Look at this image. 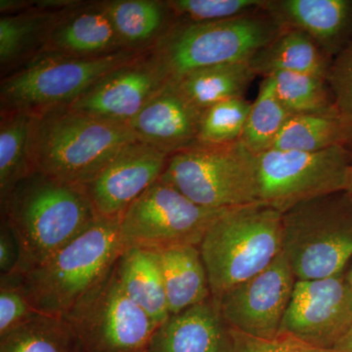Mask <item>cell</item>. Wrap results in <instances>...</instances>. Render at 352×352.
Masks as SVG:
<instances>
[{
	"label": "cell",
	"instance_id": "cell-28",
	"mask_svg": "<svg viewBox=\"0 0 352 352\" xmlns=\"http://www.w3.org/2000/svg\"><path fill=\"white\" fill-rule=\"evenodd\" d=\"M32 116L0 112V201L32 170L29 139Z\"/></svg>",
	"mask_w": 352,
	"mask_h": 352
},
{
	"label": "cell",
	"instance_id": "cell-15",
	"mask_svg": "<svg viewBox=\"0 0 352 352\" xmlns=\"http://www.w3.org/2000/svg\"><path fill=\"white\" fill-rule=\"evenodd\" d=\"M168 155L135 140L129 143L83 185L97 217H117L161 179Z\"/></svg>",
	"mask_w": 352,
	"mask_h": 352
},
{
	"label": "cell",
	"instance_id": "cell-19",
	"mask_svg": "<svg viewBox=\"0 0 352 352\" xmlns=\"http://www.w3.org/2000/svg\"><path fill=\"white\" fill-rule=\"evenodd\" d=\"M280 27L295 28L335 58L352 41V0H267Z\"/></svg>",
	"mask_w": 352,
	"mask_h": 352
},
{
	"label": "cell",
	"instance_id": "cell-9",
	"mask_svg": "<svg viewBox=\"0 0 352 352\" xmlns=\"http://www.w3.org/2000/svg\"><path fill=\"white\" fill-rule=\"evenodd\" d=\"M258 157L259 203L282 214L307 201L344 193L352 164L349 147L317 152L270 149Z\"/></svg>",
	"mask_w": 352,
	"mask_h": 352
},
{
	"label": "cell",
	"instance_id": "cell-3",
	"mask_svg": "<svg viewBox=\"0 0 352 352\" xmlns=\"http://www.w3.org/2000/svg\"><path fill=\"white\" fill-rule=\"evenodd\" d=\"M124 250L120 217H97L50 258L21 275V283L36 312L64 317L113 270Z\"/></svg>",
	"mask_w": 352,
	"mask_h": 352
},
{
	"label": "cell",
	"instance_id": "cell-33",
	"mask_svg": "<svg viewBox=\"0 0 352 352\" xmlns=\"http://www.w3.org/2000/svg\"><path fill=\"white\" fill-rule=\"evenodd\" d=\"M38 314L25 295L21 275L1 277L0 285V337Z\"/></svg>",
	"mask_w": 352,
	"mask_h": 352
},
{
	"label": "cell",
	"instance_id": "cell-14",
	"mask_svg": "<svg viewBox=\"0 0 352 352\" xmlns=\"http://www.w3.org/2000/svg\"><path fill=\"white\" fill-rule=\"evenodd\" d=\"M168 83L148 50L104 76L67 107L129 126L146 104Z\"/></svg>",
	"mask_w": 352,
	"mask_h": 352
},
{
	"label": "cell",
	"instance_id": "cell-26",
	"mask_svg": "<svg viewBox=\"0 0 352 352\" xmlns=\"http://www.w3.org/2000/svg\"><path fill=\"white\" fill-rule=\"evenodd\" d=\"M351 144L352 126L339 116L293 115L270 149L317 152Z\"/></svg>",
	"mask_w": 352,
	"mask_h": 352
},
{
	"label": "cell",
	"instance_id": "cell-35",
	"mask_svg": "<svg viewBox=\"0 0 352 352\" xmlns=\"http://www.w3.org/2000/svg\"><path fill=\"white\" fill-rule=\"evenodd\" d=\"M233 333L235 340L234 352H338L309 346L302 340L282 333L270 340L251 337L235 330Z\"/></svg>",
	"mask_w": 352,
	"mask_h": 352
},
{
	"label": "cell",
	"instance_id": "cell-31",
	"mask_svg": "<svg viewBox=\"0 0 352 352\" xmlns=\"http://www.w3.org/2000/svg\"><path fill=\"white\" fill-rule=\"evenodd\" d=\"M245 97L215 104L203 113L198 142L226 144L241 140L251 112Z\"/></svg>",
	"mask_w": 352,
	"mask_h": 352
},
{
	"label": "cell",
	"instance_id": "cell-29",
	"mask_svg": "<svg viewBox=\"0 0 352 352\" xmlns=\"http://www.w3.org/2000/svg\"><path fill=\"white\" fill-rule=\"evenodd\" d=\"M278 99L292 115L339 116L328 80L308 74H271Z\"/></svg>",
	"mask_w": 352,
	"mask_h": 352
},
{
	"label": "cell",
	"instance_id": "cell-21",
	"mask_svg": "<svg viewBox=\"0 0 352 352\" xmlns=\"http://www.w3.org/2000/svg\"><path fill=\"white\" fill-rule=\"evenodd\" d=\"M115 266L124 293L161 326L170 314L157 251L124 248Z\"/></svg>",
	"mask_w": 352,
	"mask_h": 352
},
{
	"label": "cell",
	"instance_id": "cell-22",
	"mask_svg": "<svg viewBox=\"0 0 352 352\" xmlns=\"http://www.w3.org/2000/svg\"><path fill=\"white\" fill-rule=\"evenodd\" d=\"M170 315L205 302L212 296L207 270L197 245L157 250Z\"/></svg>",
	"mask_w": 352,
	"mask_h": 352
},
{
	"label": "cell",
	"instance_id": "cell-12",
	"mask_svg": "<svg viewBox=\"0 0 352 352\" xmlns=\"http://www.w3.org/2000/svg\"><path fill=\"white\" fill-rule=\"evenodd\" d=\"M352 326V289L344 272L296 280L279 333L309 346L333 349Z\"/></svg>",
	"mask_w": 352,
	"mask_h": 352
},
{
	"label": "cell",
	"instance_id": "cell-7",
	"mask_svg": "<svg viewBox=\"0 0 352 352\" xmlns=\"http://www.w3.org/2000/svg\"><path fill=\"white\" fill-rule=\"evenodd\" d=\"M161 179L212 210L259 203L258 157L241 140L185 148L168 157Z\"/></svg>",
	"mask_w": 352,
	"mask_h": 352
},
{
	"label": "cell",
	"instance_id": "cell-39",
	"mask_svg": "<svg viewBox=\"0 0 352 352\" xmlns=\"http://www.w3.org/2000/svg\"><path fill=\"white\" fill-rule=\"evenodd\" d=\"M347 281H349V286H351V288L352 289V270L351 271H349V273L346 274Z\"/></svg>",
	"mask_w": 352,
	"mask_h": 352
},
{
	"label": "cell",
	"instance_id": "cell-4",
	"mask_svg": "<svg viewBox=\"0 0 352 352\" xmlns=\"http://www.w3.org/2000/svg\"><path fill=\"white\" fill-rule=\"evenodd\" d=\"M283 214L256 203L228 208L212 222L199 245L212 296L256 276L283 252Z\"/></svg>",
	"mask_w": 352,
	"mask_h": 352
},
{
	"label": "cell",
	"instance_id": "cell-11",
	"mask_svg": "<svg viewBox=\"0 0 352 352\" xmlns=\"http://www.w3.org/2000/svg\"><path fill=\"white\" fill-rule=\"evenodd\" d=\"M223 210L201 207L173 185L157 180L120 214L124 248L157 250L201 245L208 229Z\"/></svg>",
	"mask_w": 352,
	"mask_h": 352
},
{
	"label": "cell",
	"instance_id": "cell-13",
	"mask_svg": "<svg viewBox=\"0 0 352 352\" xmlns=\"http://www.w3.org/2000/svg\"><path fill=\"white\" fill-rule=\"evenodd\" d=\"M296 282L282 252L256 276L215 298L233 330L258 339H274L279 335Z\"/></svg>",
	"mask_w": 352,
	"mask_h": 352
},
{
	"label": "cell",
	"instance_id": "cell-24",
	"mask_svg": "<svg viewBox=\"0 0 352 352\" xmlns=\"http://www.w3.org/2000/svg\"><path fill=\"white\" fill-rule=\"evenodd\" d=\"M68 10H44L34 6L25 12L1 16L0 66L2 72L13 71L38 54L52 28Z\"/></svg>",
	"mask_w": 352,
	"mask_h": 352
},
{
	"label": "cell",
	"instance_id": "cell-40",
	"mask_svg": "<svg viewBox=\"0 0 352 352\" xmlns=\"http://www.w3.org/2000/svg\"><path fill=\"white\" fill-rule=\"evenodd\" d=\"M347 197H349V196H347ZM349 199H351V200L352 201V198H349Z\"/></svg>",
	"mask_w": 352,
	"mask_h": 352
},
{
	"label": "cell",
	"instance_id": "cell-23",
	"mask_svg": "<svg viewBox=\"0 0 352 352\" xmlns=\"http://www.w3.org/2000/svg\"><path fill=\"white\" fill-rule=\"evenodd\" d=\"M256 76L248 60L195 69L170 83L204 113L220 102L245 97Z\"/></svg>",
	"mask_w": 352,
	"mask_h": 352
},
{
	"label": "cell",
	"instance_id": "cell-10",
	"mask_svg": "<svg viewBox=\"0 0 352 352\" xmlns=\"http://www.w3.org/2000/svg\"><path fill=\"white\" fill-rule=\"evenodd\" d=\"M63 318L82 352H149L160 327L124 293L116 266Z\"/></svg>",
	"mask_w": 352,
	"mask_h": 352
},
{
	"label": "cell",
	"instance_id": "cell-16",
	"mask_svg": "<svg viewBox=\"0 0 352 352\" xmlns=\"http://www.w3.org/2000/svg\"><path fill=\"white\" fill-rule=\"evenodd\" d=\"M201 116L203 113L168 82L129 126L139 141L170 157L198 142Z\"/></svg>",
	"mask_w": 352,
	"mask_h": 352
},
{
	"label": "cell",
	"instance_id": "cell-25",
	"mask_svg": "<svg viewBox=\"0 0 352 352\" xmlns=\"http://www.w3.org/2000/svg\"><path fill=\"white\" fill-rule=\"evenodd\" d=\"M104 3L127 50H150L175 21L166 1L112 0Z\"/></svg>",
	"mask_w": 352,
	"mask_h": 352
},
{
	"label": "cell",
	"instance_id": "cell-17",
	"mask_svg": "<svg viewBox=\"0 0 352 352\" xmlns=\"http://www.w3.org/2000/svg\"><path fill=\"white\" fill-rule=\"evenodd\" d=\"M232 328L214 296L173 314L157 328L149 352H234Z\"/></svg>",
	"mask_w": 352,
	"mask_h": 352
},
{
	"label": "cell",
	"instance_id": "cell-37",
	"mask_svg": "<svg viewBox=\"0 0 352 352\" xmlns=\"http://www.w3.org/2000/svg\"><path fill=\"white\" fill-rule=\"evenodd\" d=\"M333 351L338 352H352V326L344 338L338 342Z\"/></svg>",
	"mask_w": 352,
	"mask_h": 352
},
{
	"label": "cell",
	"instance_id": "cell-38",
	"mask_svg": "<svg viewBox=\"0 0 352 352\" xmlns=\"http://www.w3.org/2000/svg\"><path fill=\"white\" fill-rule=\"evenodd\" d=\"M344 194L352 198V164L349 166V173H347L346 189H344Z\"/></svg>",
	"mask_w": 352,
	"mask_h": 352
},
{
	"label": "cell",
	"instance_id": "cell-27",
	"mask_svg": "<svg viewBox=\"0 0 352 352\" xmlns=\"http://www.w3.org/2000/svg\"><path fill=\"white\" fill-rule=\"evenodd\" d=\"M0 352H82L63 317L36 314L0 337Z\"/></svg>",
	"mask_w": 352,
	"mask_h": 352
},
{
	"label": "cell",
	"instance_id": "cell-6",
	"mask_svg": "<svg viewBox=\"0 0 352 352\" xmlns=\"http://www.w3.org/2000/svg\"><path fill=\"white\" fill-rule=\"evenodd\" d=\"M144 51L122 50L90 58L38 53L2 78L0 112L15 111L34 117L67 107L104 76Z\"/></svg>",
	"mask_w": 352,
	"mask_h": 352
},
{
	"label": "cell",
	"instance_id": "cell-18",
	"mask_svg": "<svg viewBox=\"0 0 352 352\" xmlns=\"http://www.w3.org/2000/svg\"><path fill=\"white\" fill-rule=\"evenodd\" d=\"M122 50H127L120 41L103 1L80 2L66 11L51 30L41 52L90 58Z\"/></svg>",
	"mask_w": 352,
	"mask_h": 352
},
{
	"label": "cell",
	"instance_id": "cell-5",
	"mask_svg": "<svg viewBox=\"0 0 352 352\" xmlns=\"http://www.w3.org/2000/svg\"><path fill=\"white\" fill-rule=\"evenodd\" d=\"M280 29L264 8L219 22L175 20L150 52L173 82L195 69L251 60Z\"/></svg>",
	"mask_w": 352,
	"mask_h": 352
},
{
	"label": "cell",
	"instance_id": "cell-20",
	"mask_svg": "<svg viewBox=\"0 0 352 352\" xmlns=\"http://www.w3.org/2000/svg\"><path fill=\"white\" fill-rule=\"evenodd\" d=\"M333 58L311 36L295 28L281 27L267 45L250 60L256 76L263 78L274 72L308 74L328 80Z\"/></svg>",
	"mask_w": 352,
	"mask_h": 352
},
{
	"label": "cell",
	"instance_id": "cell-36",
	"mask_svg": "<svg viewBox=\"0 0 352 352\" xmlns=\"http://www.w3.org/2000/svg\"><path fill=\"white\" fill-rule=\"evenodd\" d=\"M24 266L22 245L17 235L9 226L8 222L1 219L0 226V273L1 277L22 275Z\"/></svg>",
	"mask_w": 352,
	"mask_h": 352
},
{
	"label": "cell",
	"instance_id": "cell-8",
	"mask_svg": "<svg viewBox=\"0 0 352 352\" xmlns=\"http://www.w3.org/2000/svg\"><path fill=\"white\" fill-rule=\"evenodd\" d=\"M330 197L283 214V254L296 280L336 276L352 258V210Z\"/></svg>",
	"mask_w": 352,
	"mask_h": 352
},
{
	"label": "cell",
	"instance_id": "cell-2",
	"mask_svg": "<svg viewBox=\"0 0 352 352\" xmlns=\"http://www.w3.org/2000/svg\"><path fill=\"white\" fill-rule=\"evenodd\" d=\"M135 140L129 126L56 109L32 117L30 163L32 170L83 186Z\"/></svg>",
	"mask_w": 352,
	"mask_h": 352
},
{
	"label": "cell",
	"instance_id": "cell-1",
	"mask_svg": "<svg viewBox=\"0 0 352 352\" xmlns=\"http://www.w3.org/2000/svg\"><path fill=\"white\" fill-rule=\"evenodd\" d=\"M22 245V274L56 254L97 219L85 187L32 170L0 201Z\"/></svg>",
	"mask_w": 352,
	"mask_h": 352
},
{
	"label": "cell",
	"instance_id": "cell-34",
	"mask_svg": "<svg viewBox=\"0 0 352 352\" xmlns=\"http://www.w3.org/2000/svg\"><path fill=\"white\" fill-rule=\"evenodd\" d=\"M328 82L340 118L352 126V41L333 58Z\"/></svg>",
	"mask_w": 352,
	"mask_h": 352
},
{
	"label": "cell",
	"instance_id": "cell-30",
	"mask_svg": "<svg viewBox=\"0 0 352 352\" xmlns=\"http://www.w3.org/2000/svg\"><path fill=\"white\" fill-rule=\"evenodd\" d=\"M292 116L278 99L272 78L265 76L252 104L241 141L254 155L267 151Z\"/></svg>",
	"mask_w": 352,
	"mask_h": 352
},
{
	"label": "cell",
	"instance_id": "cell-32",
	"mask_svg": "<svg viewBox=\"0 0 352 352\" xmlns=\"http://www.w3.org/2000/svg\"><path fill=\"white\" fill-rule=\"evenodd\" d=\"M267 0H168L175 20L191 23L219 22L261 10Z\"/></svg>",
	"mask_w": 352,
	"mask_h": 352
}]
</instances>
